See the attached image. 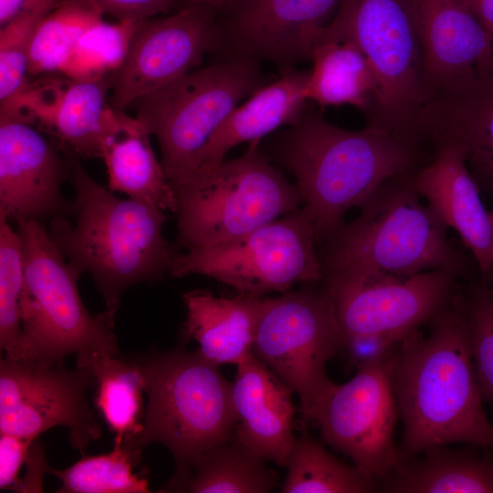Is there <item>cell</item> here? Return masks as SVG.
<instances>
[{"mask_svg":"<svg viewBox=\"0 0 493 493\" xmlns=\"http://www.w3.org/2000/svg\"><path fill=\"white\" fill-rule=\"evenodd\" d=\"M94 375L85 367L66 369L62 362L38 367L0 361V433L36 439L57 425L69 430V440L81 454L101 436L87 399L95 387Z\"/></svg>","mask_w":493,"mask_h":493,"instance_id":"cell-14","label":"cell"},{"mask_svg":"<svg viewBox=\"0 0 493 493\" xmlns=\"http://www.w3.org/2000/svg\"><path fill=\"white\" fill-rule=\"evenodd\" d=\"M148 404L142 430L123 439L136 449L158 442L175 461L173 476L188 471L205 453L233 438L237 417L232 383L197 350L177 348L134 359Z\"/></svg>","mask_w":493,"mask_h":493,"instance_id":"cell-4","label":"cell"},{"mask_svg":"<svg viewBox=\"0 0 493 493\" xmlns=\"http://www.w3.org/2000/svg\"><path fill=\"white\" fill-rule=\"evenodd\" d=\"M67 179L66 156L38 129L0 119V215L18 224L66 215L70 202L62 184Z\"/></svg>","mask_w":493,"mask_h":493,"instance_id":"cell-16","label":"cell"},{"mask_svg":"<svg viewBox=\"0 0 493 493\" xmlns=\"http://www.w3.org/2000/svg\"><path fill=\"white\" fill-rule=\"evenodd\" d=\"M282 162L295 176L316 241L330 240L352 207H362L387 181L411 173L416 144L368 124L351 131L305 110L282 145Z\"/></svg>","mask_w":493,"mask_h":493,"instance_id":"cell-3","label":"cell"},{"mask_svg":"<svg viewBox=\"0 0 493 493\" xmlns=\"http://www.w3.org/2000/svg\"><path fill=\"white\" fill-rule=\"evenodd\" d=\"M142 450L126 442L114 443L112 451L83 456L65 469H50L58 477L59 493H147L148 480L132 472L141 460Z\"/></svg>","mask_w":493,"mask_h":493,"instance_id":"cell-32","label":"cell"},{"mask_svg":"<svg viewBox=\"0 0 493 493\" xmlns=\"http://www.w3.org/2000/svg\"><path fill=\"white\" fill-rule=\"evenodd\" d=\"M293 391L254 353L236 365L232 398L235 438L265 461L286 467L296 437Z\"/></svg>","mask_w":493,"mask_h":493,"instance_id":"cell-19","label":"cell"},{"mask_svg":"<svg viewBox=\"0 0 493 493\" xmlns=\"http://www.w3.org/2000/svg\"><path fill=\"white\" fill-rule=\"evenodd\" d=\"M24 284L20 299L25 364L50 367L69 354L120 355L114 326L103 313L91 315L79 296L80 277L35 220L17 224Z\"/></svg>","mask_w":493,"mask_h":493,"instance_id":"cell-6","label":"cell"},{"mask_svg":"<svg viewBox=\"0 0 493 493\" xmlns=\"http://www.w3.org/2000/svg\"><path fill=\"white\" fill-rule=\"evenodd\" d=\"M151 136L136 117L109 105L100 142L109 189L175 213V194L154 154Z\"/></svg>","mask_w":493,"mask_h":493,"instance_id":"cell-22","label":"cell"},{"mask_svg":"<svg viewBox=\"0 0 493 493\" xmlns=\"http://www.w3.org/2000/svg\"><path fill=\"white\" fill-rule=\"evenodd\" d=\"M411 5L427 101L467 86L477 72L493 65V39L467 0H411Z\"/></svg>","mask_w":493,"mask_h":493,"instance_id":"cell-17","label":"cell"},{"mask_svg":"<svg viewBox=\"0 0 493 493\" xmlns=\"http://www.w3.org/2000/svg\"><path fill=\"white\" fill-rule=\"evenodd\" d=\"M343 344L323 288L261 299L253 352L297 393L306 422L335 383L326 365Z\"/></svg>","mask_w":493,"mask_h":493,"instance_id":"cell-11","label":"cell"},{"mask_svg":"<svg viewBox=\"0 0 493 493\" xmlns=\"http://www.w3.org/2000/svg\"><path fill=\"white\" fill-rule=\"evenodd\" d=\"M35 439L3 433L0 435V488L14 490L20 479L18 472L27 459Z\"/></svg>","mask_w":493,"mask_h":493,"instance_id":"cell-40","label":"cell"},{"mask_svg":"<svg viewBox=\"0 0 493 493\" xmlns=\"http://www.w3.org/2000/svg\"><path fill=\"white\" fill-rule=\"evenodd\" d=\"M265 460L233 436L205 453L188 471L173 476L160 491L192 493H267L277 485Z\"/></svg>","mask_w":493,"mask_h":493,"instance_id":"cell-26","label":"cell"},{"mask_svg":"<svg viewBox=\"0 0 493 493\" xmlns=\"http://www.w3.org/2000/svg\"><path fill=\"white\" fill-rule=\"evenodd\" d=\"M421 199L412 173L384 183L361 207L360 215L328 240L323 276L460 272L463 260L447 240V227Z\"/></svg>","mask_w":493,"mask_h":493,"instance_id":"cell-5","label":"cell"},{"mask_svg":"<svg viewBox=\"0 0 493 493\" xmlns=\"http://www.w3.org/2000/svg\"><path fill=\"white\" fill-rule=\"evenodd\" d=\"M240 0H184V4H201L205 5L215 12L225 13L229 12ZM183 4V5H184Z\"/></svg>","mask_w":493,"mask_h":493,"instance_id":"cell-44","label":"cell"},{"mask_svg":"<svg viewBox=\"0 0 493 493\" xmlns=\"http://www.w3.org/2000/svg\"><path fill=\"white\" fill-rule=\"evenodd\" d=\"M112 75L96 80H72L54 118L49 134L79 156L100 158L104 115Z\"/></svg>","mask_w":493,"mask_h":493,"instance_id":"cell-29","label":"cell"},{"mask_svg":"<svg viewBox=\"0 0 493 493\" xmlns=\"http://www.w3.org/2000/svg\"><path fill=\"white\" fill-rule=\"evenodd\" d=\"M217 14L191 3L143 20L124 62L112 75L110 106L124 110L136 100L198 68L219 37Z\"/></svg>","mask_w":493,"mask_h":493,"instance_id":"cell-15","label":"cell"},{"mask_svg":"<svg viewBox=\"0 0 493 493\" xmlns=\"http://www.w3.org/2000/svg\"><path fill=\"white\" fill-rule=\"evenodd\" d=\"M490 188L493 190V178L488 182ZM492 224H493V210L490 212Z\"/></svg>","mask_w":493,"mask_h":493,"instance_id":"cell-45","label":"cell"},{"mask_svg":"<svg viewBox=\"0 0 493 493\" xmlns=\"http://www.w3.org/2000/svg\"><path fill=\"white\" fill-rule=\"evenodd\" d=\"M58 5H47L16 17L0 30V102L16 94L28 80V56L40 21Z\"/></svg>","mask_w":493,"mask_h":493,"instance_id":"cell-35","label":"cell"},{"mask_svg":"<svg viewBox=\"0 0 493 493\" xmlns=\"http://www.w3.org/2000/svg\"><path fill=\"white\" fill-rule=\"evenodd\" d=\"M393 354L358 368L345 383H334L311 419L327 444L373 479L393 474L404 463L393 438L399 415L393 385Z\"/></svg>","mask_w":493,"mask_h":493,"instance_id":"cell-13","label":"cell"},{"mask_svg":"<svg viewBox=\"0 0 493 493\" xmlns=\"http://www.w3.org/2000/svg\"><path fill=\"white\" fill-rule=\"evenodd\" d=\"M281 486L282 493H366L373 478L329 453L308 434L296 439Z\"/></svg>","mask_w":493,"mask_h":493,"instance_id":"cell-30","label":"cell"},{"mask_svg":"<svg viewBox=\"0 0 493 493\" xmlns=\"http://www.w3.org/2000/svg\"><path fill=\"white\" fill-rule=\"evenodd\" d=\"M463 299L481 395L493 403V289L480 285Z\"/></svg>","mask_w":493,"mask_h":493,"instance_id":"cell-37","label":"cell"},{"mask_svg":"<svg viewBox=\"0 0 493 493\" xmlns=\"http://www.w3.org/2000/svg\"><path fill=\"white\" fill-rule=\"evenodd\" d=\"M419 140L456 143L488 183L493 178V65L467 86L429 100L415 121Z\"/></svg>","mask_w":493,"mask_h":493,"instance_id":"cell-21","label":"cell"},{"mask_svg":"<svg viewBox=\"0 0 493 493\" xmlns=\"http://www.w3.org/2000/svg\"><path fill=\"white\" fill-rule=\"evenodd\" d=\"M71 81L60 72L28 79L16 94L0 102V119L20 121L48 133Z\"/></svg>","mask_w":493,"mask_h":493,"instance_id":"cell-36","label":"cell"},{"mask_svg":"<svg viewBox=\"0 0 493 493\" xmlns=\"http://www.w3.org/2000/svg\"><path fill=\"white\" fill-rule=\"evenodd\" d=\"M259 71L242 58L198 68L131 106L160 146L161 163L173 188L198 172L202 154L240 101L258 89Z\"/></svg>","mask_w":493,"mask_h":493,"instance_id":"cell-7","label":"cell"},{"mask_svg":"<svg viewBox=\"0 0 493 493\" xmlns=\"http://www.w3.org/2000/svg\"><path fill=\"white\" fill-rule=\"evenodd\" d=\"M183 299L186 308L183 338L195 341L206 360L218 366L238 365L254 353L261 298L217 297L209 290L194 289Z\"/></svg>","mask_w":493,"mask_h":493,"instance_id":"cell-24","label":"cell"},{"mask_svg":"<svg viewBox=\"0 0 493 493\" xmlns=\"http://www.w3.org/2000/svg\"><path fill=\"white\" fill-rule=\"evenodd\" d=\"M23 284L21 240L0 215V346L5 357L21 363L26 362L20 309Z\"/></svg>","mask_w":493,"mask_h":493,"instance_id":"cell-34","label":"cell"},{"mask_svg":"<svg viewBox=\"0 0 493 493\" xmlns=\"http://www.w3.org/2000/svg\"><path fill=\"white\" fill-rule=\"evenodd\" d=\"M103 16L83 1H61L40 21L33 35L28 76L59 72L78 40Z\"/></svg>","mask_w":493,"mask_h":493,"instance_id":"cell-31","label":"cell"},{"mask_svg":"<svg viewBox=\"0 0 493 493\" xmlns=\"http://www.w3.org/2000/svg\"><path fill=\"white\" fill-rule=\"evenodd\" d=\"M77 365L87 368L96 379L95 404L115 434L114 443L142 428L144 383L134 359H121L94 352L77 357Z\"/></svg>","mask_w":493,"mask_h":493,"instance_id":"cell-28","label":"cell"},{"mask_svg":"<svg viewBox=\"0 0 493 493\" xmlns=\"http://www.w3.org/2000/svg\"><path fill=\"white\" fill-rule=\"evenodd\" d=\"M58 148L75 194L66 215L50 220L47 232L72 268L91 276L104 300L102 313L114 326L128 288L170 272L176 254L163 235L167 216L154 205L113 194L89 175L77 153Z\"/></svg>","mask_w":493,"mask_h":493,"instance_id":"cell-2","label":"cell"},{"mask_svg":"<svg viewBox=\"0 0 493 493\" xmlns=\"http://www.w3.org/2000/svg\"><path fill=\"white\" fill-rule=\"evenodd\" d=\"M103 19L91 26L78 40L60 73L72 80H96L113 75L122 65L131 39L142 22Z\"/></svg>","mask_w":493,"mask_h":493,"instance_id":"cell-33","label":"cell"},{"mask_svg":"<svg viewBox=\"0 0 493 493\" xmlns=\"http://www.w3.org/2000/svg\"><path fill=\"white\" fill-rule=\"evenodd\" d=\"M322 31L353 40L372 67L378 97L369 124L416 144L415 121L427 95L411 0H341Z\"/></svg>","mask_w":493,"mask_h":493,"instance_id":"cell-9","label":"cell"},{"mask_svg":"<svg viewBox=\"0 0 493 493\" xmlns=\"http://www.w3.org/2000/svg\"><path fill=\"white\" fill-rule=\"evenodd\" d=\"M26 461L28 469L26 477L19 481L15 491L16 492H42V477L47 472H50L45 460L42 448L37 438L34 440L29 449Z\"/></svg>","mask_w":493,"mask_h":493,"instance_id":"cell-41","label":"cell"},{"mask_svg":"<svg viewBox=\"0 0 493 493\" xmlns=\"http://www.w3.org/2000/svg\"><path fill=\"white\" fill-rule=\"evenodd\" d=\"M117 20H146L173 12L184 0H80Z\"/></svg>","mask_w":493,"mask_h":493,"instance_id":"cell-38","label":"cell"},{"mask_svg":"<svg viewBox=\"0 0 493 493\" xmlns=\"http://www.w3.org/2000/svg\"><path fill=\"white\" fill-rule=\"evenodd\" d=\"M341 0H240L228 25L248 52L281 64L309 58L317 31Z\"/></svg>","mask_w":493,"mask_h":493,"instance_id":"cell-20","label":"cell"},{"mask_svg":"<svg viewBox=\"0 0 493 493\" xmlns=\"http://www.w3.org/2000/svg\"><path fill=\"white\" fill-rule=\"evenodd\" d=\"M459 273L451 269L408 276L337 272L324 274L322 279L344 341L365 334L404 340L450 302Z\"/></svg>","mask_w":493,"mask_h":493,"instance_id":"cell-12","label":"cell"},{"mask_svg":"<svg viewBox=\"0 0 493 493\" xmlns=\"http://www.w3.org/2000/svg\"><path fill=\"white\" fill-rule=\"evenodd\" d=\"M435 149L431 163L412 174L413 184L442 223L458 234L473 254L483 278L492 280L493 224L467 167V152L456 143Z\"/></svg>","mask_w":493,"mask_h":493,"instance_id":"cell-18","label":"cell"},{"mask_svg":"<svg viewBox=\"0 0 493 493\" xmlns=\"http://www.w3.org/2000/svg\"><path fill=\"white\" fill-rule=\"evenodd\" d=\"M63 0H0V26L20 15L47 5H58Z\"/></svg>","mask_w":493,"mask_h":493,"instance_id":"cell-42","label":"cell"},{"mask_svg":"<svg viewBox=\"0 0 493 493\" xmlns=\"http://www.w3.org/2000/svg\"><path fill=\"white\" fill-rule=\"evenodd\" d=\"M432 321L428 336L415 329L393 354L405 454L452 443L491 447L493 426L482 405L463 298L455 296Z\"/></svg>","mask_w":493,"mask_h":493,"instance_id":"cell-1","label":"cell"},{"mask_svg":"<svg viewBox=\"0 0 493 493\" xmlns=\"http://www.w3.org/2000/svg\"><path fill=\"white\" fill-rule=\"evenodd\" d=\"M316 242L309 215L298 209L240 236L176 255L169 274L206 276L254 298L286 293L323 278Z\"/></svg>","mask_w":493,"mask_h":493,"instance_id":"cell-10","label":"cell"},{"mask_svg":"<svg viewBox=\"0 0 493 493\" xmlns=\"http://www.w3.org/2000/svg\"><path fill=\"white\" fill-rule=\"evenodd\" d=\"M395 470L387 489L398 493H493V460L488 455L428 449Z\"/></svg>","mask_w":493,"mask_h":493,"instance_id":"cell-27","label":"cell"},{"mask_svg":"<svg viewBox=\"0 0 493 493\" xmlns=\"http://www.w3.org/2000/svg\"><path fill=\"white\" fill-rule=\"evenodd\" d=\"M402 341L387 334H365L346 339L343 348L347 351L350 362L358 369L391 356Z\"/></svg>","mask_w":493,"mask_h":493,"instance_id":"cell-39","label":"cell"},{"mask_svg":"<svg viewBox=\"0 0 493 493\" xmlns=\"http://www.w3.org/2000/svg\"><path fill=\"white\" fill-rule=\"evenodd\" d=\"M178 241L187 250L245 235L299 209L291 184L257 145L174 191Z\"/></svg>","mask_w":493,"mask_h":493,"instance_id":"cell-8","label":"cell"},{"mask_svg":"<svg viewBox=\"0 0 493 493\" xmlns=\"http://www.w3.org/2000/svg\"><path fill=\"white\" fill-rule=\"evenodd\" d=\"M305 95L320 107L351 105L372 116L378 83L366 57L351 38L317 31Z\"/></svg>","mask_w":493,"mask_h":493,"instance_id":"cell-25","label":"cell"},{"mask_svg":"<svg viewBox=\"0 0 493 493\" xmlns=\"http://www.w3.org/2000/svg\"><path fill=\"white\" fill-rule=\"evenodd\" d=\"M309 75V71L288 69L279 79L258 88L248 100L236 106L206 145L198 172L190 181L221 163L235 146L243 142L257 145L276 129L297 123L309 101L305 95Z\"/></svg>","mask_w":493,"mask_h":493,"instance_id":"cell-23","label":"cell"},{"mask_svg":"<svg viewBox=\"0 0 493 493\" xmlns=\"http://www.w3.org/2000/svg\"><path fill=\"white\" fill-rule=\"evenodd\" d=\"M477 20L493 39V0H467Z\"/></svg>","mask_w":493,"mask_h":493,"instance_id":"cell-43","label":"cell"}]
</instances>
